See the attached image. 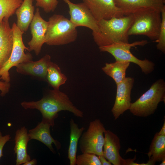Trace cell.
Here are the masks:
<instances>
[{
    "label": "cell",
    "mask_w": 165,
    "mask_h": 165,
    "mask_svg": "<svg viewBox=\"0 0 165 165\" xmlns=\"http://www.w3.org/2000/svg\"><path fill=\"white\" fill-rule=\"evenodd\" d=\"M25 109H36L42 116V121L49 123L53 127L58 113L66 111L79 118L83 117V112L75 106L68 96L59 90H50L40 100L37 101H23L21 103Z\"/></svg>",
    "instance_id": "6da1fadb"
},
{
    "label": "cell",
    "mask_w": 165,
    "mask_h": 165,
    "mask_svg": "<svg viewBox=\"0 0 165 165\" xmlns=\"http://www.w3.org/2000/svg\"><path fill=\"white\" fill-rule=\"evenodd\" d=\"M134 20L133 15L131 13L99 21L98 31L92 32L94 41L99 47L118 42L128 43L127 33Z\"/></svg>",
    "instance_id": "7a4b0ae2"
},
{
    "label": "cell",
    "mask_w": 165,
    "mask_h": 165,
    "mask_svg": "<svg viewBox=\"0 0 165 165\" xmlns=\"http://www.w3.org/2000/svg\"><path fill=\"white\" fill-rule=\"evenodd\" d=\"M160 9L152 8L137 10L132 13L133 22L128 30V36L142 35L152 40L158 38L161 22Z\"/></svg>",
    "instance_id": "3957f363"
},
{
    "label": "cell",
    "mask_w": 165,
    "mask_h": 165,
    "mask_svg": "<svg viewBox=\"0 0 165 165\" xmlns=\"http://www.w3.org/2000/svg\"><path fill=\"white\" fill-rule=\"evenodd\" d=\"M45 43L49 46L64 45L73 42L77 37L76 27L62 15L54 14L49 19Z\"/></svg>",
    "instance_id": "277c9868"
},
{
    "label": "cell",
    "mask_w": 165,
    "mask_h": 165,
    "mask_svg": "<svg viewBox=\"0 0 165 165\" xmlns=\"http://www.w3.org/2000/svg\"><path fill=\"white\" fill-rule=\"evenodd\" d=\"M165 100V82L160 79L134 102L131 103L129 110L133 115L146 117L153 114L158 104Z\"/></svg>",
    "instance_id": "5b68a950"
},
{
    "label": "cell",
    "mask_w": 165,
    "mask_h": 165,
    "mask_svg": "<svg viewBox=\"0 0 165 165\" xmlns=\"http://www.w3.org/2000/svg\"><path fill=\"white\" fill-rule=\"evenodd\" d=\"M148 43L146 40L137 41L131 43L118 42L99 47V48L101 51L107 52L111 54L116 61L131 62L137 64L144 74L148 75L154 70V63L146 59L143 60L138 59L131 52L130 49L137 46H144Z\"/></svg>",
    "instance_id": "8992f818"
},
{
    "label": "cell",
    "mask_w": 165,
    "mask_h": 165,
    "mask_svg": "<svg viewBox=\"0 0 165 165\" xmlns=\"http://www.w3.org/2000/svg\"><path fill=\"white\" fill-rule=\"evenodd\" d=\"M12 28L13 34V45L9 58L0 69V79L9 82L10 78L9 70L22 63L32 61L33 57L30 53H25V50H28V47L24 45L22 35L24 33L18 28L16 23H13Z\"/></svg>",
    "instance_id": "52a82bcc"
},
{
    "label": "cell",
    "mask_w": 165,
    "mask_h": 165,
    "mask_svg": "<svg viewBox=\"0 0 165 165\" xmlns=\"http://www.w3.org/2000/svg\"><path fill=\"white\" fill-rule=\"evenodd\" d=\"M106 130L99 119H96L90 122L87 130L83 132L79 141L82 153H93L98 156L103 155L104 134Z\"/></svg>",
    "instance_id": "ba28073f"
},
{
    "label": "cell",
    "mask_w": 165,
    "mask_h": 165,
    "mask_svg": "<svg viewBox=\"0 0 165 165\" xmlns=\"http://www.w3.org/2000/svg\"><path fill=\"white\" fill-rule=\"evenodd\" d=\"M63 0L69 8L70 20L76 28L85 27L90 29L93 32L98 31V21L84 2L75 3L70 0Z\"/></svg>",
    "instance_id": "9c48e42d"
},
{
    "label": "cell",
    "mask_w": 165,
    "mask_h": 165,
    "mask_svg": "<svg viewBox=\"0 0 165 165\" xmlns=\"http://www.w3.org/2000/svg\"><path fill=\"white\" fill-rule=\"evenodd\" d=\"M95 19L98 22L126 15L116 5L114 0H83Z\"/></svg>",
    "instance_id": "30bf717a"
},
{
    "label": "cell",
    "mask_w": 165,
    "mask_h": 165,
    "mask_svg": "<svg viewBox=\"0 0 165 165\" xmlns=\"http://www.w3.org/2000/svg\"><path fill=\"white\" fill-rule=\"evenodd\" d=\"M48 25V21L42 17L39 9L37 8L30 25L32 38L28 43L29 51H34L37 56L39 55L43 45L45 43Z\"/></svg>",
    "instance_id": "8fae6325"
},
{
    "label": "cell",
    "mask_w": 165,
    "mask_h": 165,
    "mask_svg": "<svg viewBox=\"0 0 165 165\" xmlns=\"http://www.w3.org/2000/svg\"><path fill=\"white\" fill-rule=\"evenodd\" d=\"M134 81L133 78L126 77L123 80L116 85V98L111 110L115 120L130 108L131 103V91Z\"/></svg>",
    "instance_id": "7c38bea8"
},
{
    "label": "cell",
    "mask_w": 165,
    "mask_h": 165,
    "mask_svg": "<svg viewBox=\"0 0 165 165\" xmlns=\"http://www.w3.org/2000/svg\"><path fill=\"white\" fill-rule=\"evenodd\" d=\"M104 134V156L114 165H127V159H123L120 154L121 146L119 137L109 130H106Z\"/></svg>",
    "instance_id": "4fadbf2b"
},
{
    "label": "cell",
    "mask_w": 165,
    "mask_h": 165,
    "mask_svg": "<svg viewBox=\"0 0 165 165\" xmlns=\"http://www.w3.org/2000/svg\"><path fill=\"white\" fill-rule=\"evenodd\" d=\"M51 62L50 56L46 54L38 61H30L18 64L16 66V71L19 73L46 81L48 69Z\"/></svg>",
    "instance_id": "5bb4252c"
},
{
    "label": "cell",
    "mask_w": 165,
    "mask_h": 165,
    "mask_svg": "<svg viewBox=\"0 0 165 165\" xmlns=\"http://www.w3.org/2000/svg\"><path fill=\"white\" fill-rule=\"evenodd\" d=\"M9 19L0 23V69L9 58L13 46V32Z\"/></svg>",
    "instance_id": "9a60e30c"
},
{
    "label": "cell",
    "mask_w": 165,
    "mask_h": 165,
    "mask_svg": "<svg viewBox=\"0 0 165 165\" xmlns=\"http://www.w3.org/2000/svg\"><path fill=\"white\" fill-rule=\"evenodd\" d=\"M51 127L49 123L42 121L35 127L29 130L28 134L30 140L35 139L42 142L55 154L56 152L53 147V144L58 151L61 149V144L51 136L50 129Z\"/></svg>",
    "instance_id": "2e32d148"
},
{
    "label": "cell",
    "mask_w": 165,
    "mask_h": 165,
    "mask_svg": "<svg viewBox=\"0 0 165 165\" xmlns=\"http://www.w3.org/2000/svg\"><path fill=\"white\" fill-rule=\"evenodd\" d=\"M116 6L127 15L143 8H152L162 10L165 1L160 0H114Z\"/></svg>",
    "instance_id": "e0dca14e"
},
{
    "label": "cell",
    "mask_w": 165,
    "mask_h": 165,
    "mask_svg": "<svg viewBox=\"0 0 165 165\" xmlns=\"http://www.w3.org/2000/svg\"><path fill=\"white\" fill-rule=\"evenodd\" d=\"M14 140V151L16 155V165L23 164L31 160V157L27 152V146L30 140L26 127H23L16 130Z\"/></svg>",
    "instance_id": "ac0fdd59"
},
{
    "label": "cell",
    "mask_w": 165,
    "mask_h": 165,
    "mask_svg": "<svg viewBox=\"0 0 165 165\" xmlns=\"http://www.w3.org/2000/svg\"><path fill=\"white\" fill-rule=\"evenodd\" d=\"M33 0H24L15 13L17 16L16 25L24 33L28 30L34 16Z\"/></svg>",
    "instance_id": "d6986e66"
},
{
    "label": "cell",
    "mask_w": 165,
    "mask_h": 165,
    "mask_svg": "<svg viewBox=\"0 0 165 165\" xmlns=\"http://www.w3.org/2000/svg\"><path fill=\"white\" fill-rule=\"evenodd\" d=\"M70 142L68 150V158L70 165H76L78 143L85 128H79L78 125L71 119L70 120Z\"/></svg>",
    "instance_id": "ffe728a7"
},
{
    "label": "cell",
    "mask_w": 165,
    "mask_h": 165,
    "mask_svg": "<svg viewBox=\"0 0 165 165\" xmlns=\"http://www.w3.org/2000/svg\"><path fill=\"white\" fill-rule=\"evenodd\" d=\"M147 154L152 165L165 159V135L155 134Z\"/></svg>",
    "instance_id": "44dd1931"
},
{
    "label": "cell",
    "mask_w": 165,
    "mask_h": 165,
    "mask_svg": "<svg viewBox=\"0 0 165 165\" xmlns=\"http://www.w3.org/2000/svg\"><path fill=\"white\" fill-rule=\"evenodd\" d=\"M130 63L119 61L114 63H107L102 68V70L105 74L111 77L117 85L126 78V71Z\"/></svg>",
    "instance_id": "7402d4cb"
},
{
    "label": "cell",
    "mask_w": 165,
    "mask_h": 165,
    "mask_svg": "<svg viewBox=\"0 0 165 165\" xmlns=\"http://www.w3.org/2000/svg\"><path fill=\"white\" fill-rule=\"evenodd\" d=\"M67 79V77L62 73L58 66L51 62L48 69L46 81L53 89L58 90Z\"/></svg>",
    "instance_id": "603a6c76"
},
{
    "label": "cell",
    "mask_w": 165,
    "mask_h": 165,
    "mask_svg": "<svg viewBox=\"0 0 165 165\" xmlns=\"http://www.w3.org/2000/svg\"><path fill=\"white\" fill-rule=\"evenodd\" d=\"M23 0H0V23L8 19L14 13Z\"/></svg>",
    "instance_id": "cb8c5ba5"
},
{
    "label": "cell",
    "mask_w": 165,
    "mask_h": 165,
    "mask_svg": "<svg viewBox=\"0 0 165 165\" xmlns=\"http://www.w3.org/2000/svg\"><path fill=\"white\" fill-rule=\"evenodd\" d=\"M77 165H101L98 156L95 154L84 153L76 156Z\"/></svg>",
    "instance_id": "d4e9b609"
},
{
    "label": "cell",
    "mask_w": 165,
    "mask_h": 165,
    "mask_svg": "<svg viewBox=\"0 0 165 165\" xmlns=\"http://www.w3.org/2000/svg\"><path fill=\"white\" fill-rule=\"evenodd\" d=\"M162 20L158 38L156 41L157 42V49L165 53V6L161 11Z\"/></svg>",
    "instance_id": "484cf974"
},
{
    "label": "cell",
    "mask_w": 165,
    "mask_h": 165,
    "mask_svg": "<svg viewBox=\"0 0 165 165\" xmlns=\"http://www.w3.org/2000/svg\"><path fill=\"white\" fill-rule=\"evenodd\" d=\"M33 0L36 2V6L41 8L46 13L53 12L56 9L58 3L57 0Z\"/></svg>",
    "instance_id": "4316f807"
},
{
    "label": "cell",
    "mask_w": 165,
    "mask_h": 165,
    "mask_svg": "<svg viewBox=\"0 0 165 165\" xmlns=\"http://www.w3.org/2000/svg\"><path fill=\"white\" fill-rule=\"evenodd\" d=\"M11 85L9 82L4 81H0V91L1 95L4 96L9 90Z\"/></svg>",
    "instance_id": "83f0119b"
},
{
    "label": "cell",
    "mask_w": 165,
    "mask_h": 165,
    "mask_svg": "<svg viewBox=\"0 0 165 165\" xmlns=\"http://www.w3.org/2000/svg\"><path fill=\"white\" fill-rule=\"evenodd\" d=\"M10 138L9 135L7 134L2 136L1 132L0 131V159L3 156L2 150L4 145Z\"/></svg>",
    "instance_id": "f1b7e54d"
},
{
    "label": "cell",
    "mask_w": 165,
    "mask_h": 165,
    "mask_svg": "<svg viewBox=\"0 0 165 165\" xmlns=\"http://www.w3.org/2000/svg\"><path fill=\"white\" fill-rule=\"evenodd\" d=\"M101 165H111L112 163L105 157L103 155L98 156Z\"/></svg>",
    "instance_id": "f546056e"
},
{
    "label": "cell",
    "mask_w": 165,
    "mask_h": 165,
    "mask_svg": "<svg viewBox=\"0 0 165 165\" xmlns=\"http://www.w3.org/2000/svg\"><path fill=\"white\" fill-rule=\"evenodd\" d=\"M37 160L36 159H34L28 161L24 163L23 164V165H35L37 164Z\"/></svg>",
    "instance_id": "4dcf8cb0"
},
{
    "label": "cell",
    "mask_w": 165,
    "mask_h": 165,
    "mask_svg": "<svg viewBox=\"0 0 165 165\" xmlns=\"http://www.w3.org/2000/svg\"><path fill=\"white\" fill-rule=\"evenodd\" d=\"M159 135H165V120L164 119V122L160 131L157 132Z\"/></svg>",
    "instance_id": "1f68e13d"
},
{
    "label": "cell",
    "mask_w": 165,
    "mask_h": 165,
    "mask_svg": "<svg viewBox=\"0 0 165 165\" xmlns=\"http://www.w3.org/2000/svg\"><path fill=\"white\" fill-rule=\"evenodd\" d=\"M161 161H162V163L160 165H165V159H163Z\"/></svg>",
    "instance_id": "d6a6232c"
},
{
    "label": "cell",
    "mask_w": 165,
    "mask_h": 165,
    "mask_svg": "<svg viewBox=\"0 0 165 165\" xmlns=\"http://www.w3.org/2000/svg\"><path fill=\"white\" fill-rule=\"evenodd\" d=\"M162 0V1H165V0Z\"/></svg>",
    "instance_id": "836d02e7"
}]
</instances>
